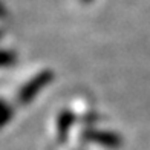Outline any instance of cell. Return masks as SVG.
<instances>
[{
	"label": "cell",
	"mask_w": 150,
	"mask_h": 150,
	"mask_svg": "<svg viewBox=\"0 0 150 150\" xmlns=\"http://www.w3.org/2000/svg\"><path fill=\"white\" fill-rule=\"evenodd\" d=\"M47 80H49V77H47L46 74H40V75H37V77H34V80H31L29 83H26L23 89L18 92V100L22 101V103L28 101L31 97H34V95L38 92L37 89H38L40 86L46 84Z\"/></svg>",
	"instance_id": "1"
},
{
	"label": "cell",
	"mask_w": 150,
	"mask_h": 150,
	"mask_svg": "<svg viewBox=\"0 0 150 150\" xmlns=\"http://www.w3.org/2000/svg\"><path fill=\"white\" fill-rule=\"evenodd\" d=\"M8 118H9V109L3 101H0V126H3Z\"/></svg>",
	"instance_id": "2"
}]
</instances>
